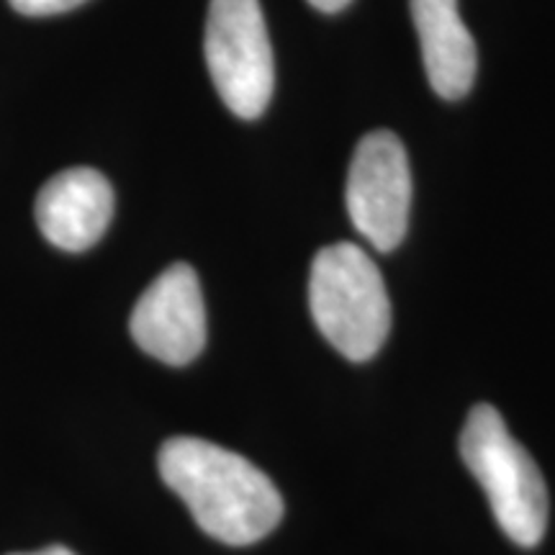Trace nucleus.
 I'll use <instances>...</instances> for the list:
<instances>
[{"label": "nucleus", "mask_w": 555, "mask_h": 555, "mask_svg": "<svg viewBox=\"0 0 555 555\" xmlns=\"http://www.w3.org/2000/svg\"><path fill=\"white\" fill-rule=\"evenodd\" d=\"M157 466L201 530L219 543L253 545L281 522L283 499L273 481L247 457L217 442L170 437L159 448Z\"/></svg>", "instance_id": "nucleus-1"}, {"label": "nucleus", "mask_w": 555, "mask_h": 555, "mask_svg": "<svg viewBox=\"0 0 555 555\" xmlns=\"http://www.w3.org/2000/svg\"><path fill=\"white\" fill-rule=\"evenodd\" d=\"M309 307L319 332L347 360H371L391 330V301L363 247L337 242L311 262Z\"/></svg>", "instance_id": "nucleus-2"}, {"label": "nucleus", "mask_w": 555, "mask_h": 555, "mask_svg": "<svg viewBox=\"0 0 555 555\" xmlns=\"http://www.w3.org/2000/svg\"><path fill=\"white\" fill-rule=\"evenodd\" d=\"M461 457L486 491L504 535L522 547H535L545 535L551 509L545 478L494 406L470 409L461 433Z\"/></svg>", "instance_id": "nucleus-3"}, {"label": "nucleus", "mask_w": 555, "mask_h": 555, "mask_svg": "<svg viewBox=\"0 0 555 555\" xmlns=\"http://www.w3.org/2000/svg\"><path fill=\"white\" fill-rule=\"evenodd\" d=\"M204 54L224 106L245 121L262 116L273 99L275 62L260 0H211Z\"/></svg>", "instance_id": "nucleus-4"}, {"label": "nucleus", "mask_w": 555, "mask_h": 555, "mask_svg": "<svg viewBox=\"0 0 555 555\" xmlns=\"http://www.w3.org/2000/svg\"><path fill=\"white\" fill-rule=\"evenodd\" d=\"M345 201L352 227L378 253L401 245L412 208V170L393 131H371L360 139L347 172Z\"/></svg>", "instance_id": "nucleus-5"}, {"label": "nucleus", "mask_w": 555, "mask_h": 555, "mask_svg": "<svg viewBox=\"0 0 555 555\" xmlns=\"http://www.w3.org/2000/svg\"><path fill=\"white\" fill-rule=\"evenodd\" d=\"M129 330L139 350L165 365H189L206 345V307L189 262L165 268L131 311Z\"/></svg>", "instance_id": "nucleus-6"}, {"label": "nucleus", "mask_w": 555, "mask_h": 555, "mask_svg": "<svg viewBox=\"0 0 555 555\" xmlns=\"http://www.w3.org/2000/svg\"><path fill=\"white\" fill-rule=\"evenodd\" d=\"M114 217V191L93 168H69L47 180L37 196L39 232L65 253L99 242Z\"/></svg>", "instance_id": "nucleus-7"}, {"label": "nucleus", "mask_w": 555, "mask_h": 555, "mask_svg": "<svg viewBox=\"0 0 555 555\" xmlns=\"http://www.w3.org/2000/svg\"><path fill=\"white\" fill-rule=\"evenodd\" d=\"M420 34L422 57L429 86L446 101H457L476 80L478 54L466 24L457 13V0H409Z\"/></svg>", "instance_id": "nucleus-8"}, {"label": "nucleus", "mask_w": 555, "mask_h": 555, "mask_svg": "<svg viewBox=\"0 0 555 555\" xmlns=\"http://www.w3.org/2000/svg\"><path fill=\"white\" fill-rule=\"evenodd\" d=\"M9 3L21 16H54V13L78 9L86 0H9Z\"/></svg>", "instance_id": "nucleus-9"}, {"label": "nucleus", "mask_w": 555, "mask_h": 555, "mask_svg": "<svg viewBox=\"0 0 555 555\" xmlns=\"http://www.w3.org/2000/svg\"><path fill=\"white\" fill-rule=\"evenodd\" d=\"M309 3L322 13H337L343 11L345 5H350V0H309Z\"/></svg>", "instance_id": "nucleus-10"}, {"label": "nucleus", "mask_w": 555, "mask_h": 555, "mask_svg": "<svg viewBox=\"0 0 555 555\" xmlns=\"http://www.w3.org/2000/svg\"><path fill=\"white\" fill-rule=\"evenodd\" d=\"M9 555H75V553L65 545H50V547H41L37 553H9Z\"/></svg>", "instance_id": "nucleus-11"}]
</instances>
